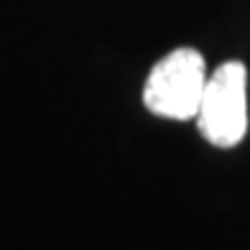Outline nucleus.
Segmentation results:
<instances>
[{
  "mask_svg": "<svg viewBox=\"0 0 250 250\" xmlns=\"http://www.w3.org/2000/svg\"><path fill=\"white\" fill-rule=\"evenodd\" d=\"M207 84L204 56L197 49H176L156 62L143 87V105L153 115L168 120H191Z\"/></svg>",
  "mask_w": 250,
  "mask_h": 250,
  "instance_id": "1",
  "label": "nucleus"
},
{
  "mask_svg": "<svg viewBox=\"0 0 250 250\" xmlns=\"http://www.w3.org/2000/svg\"><path fill=\"white\" fill-rule=\"evenodd\" d=\"M197 125L204 141L232 148L248 133V69L243 62H225L207 77Z\"/></svg>",
  "mask_w": 250,
  "mask_h": 250,
  "instance_id": "2",
  "label": "nucleus"
}]
</instances>
